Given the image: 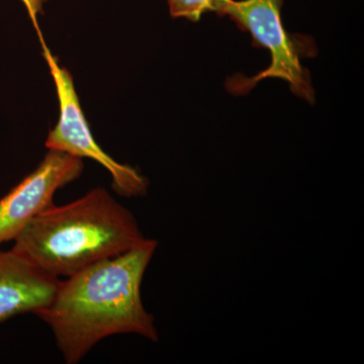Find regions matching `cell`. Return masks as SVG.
<instances>
[{
  "instance_id": "7",
  "label": "cell",
  "mask_w": 364,
  "mask_h": 364,
  "mask_svg": "<svg viewBox=\"0 0 364 364\" xmlns=\"http://www.w3.org/2000/svg\"><path fill=\"white\" fill-rule=\"evenodd\" d=\"M228 0H168L170 14L173 18L198 21L203 14L215 13L222 16Z\"/></svg>"
},
{
  "instance_id": "4",
  "label": "cell",
  "mask_w": 364,
  "mask_h": 364,
  "mask_svg": "<svg viewBox=\"0 0 364 364\" xmlns=\"http://www.w3.org/2000/svg\"><path fill=\"white\" fill-rule=\"evenodd\" d=\"M43 54L56 86L60 104V117L56 127L49 133L46 146L49 150L61 151L77 158H90L109 170L112 178V188L119 195L134 198L145 196L149 182L133 167L121 164L112 159L98 146L86 121L74 88L73 79L68 70L62 68L44 44Z\"/></svg>"
},
{
  "instance_id": "3",
  "label": "cell",
  "mask_w": 364,
  "mask_h": 364,
  "mask_svg": "<svg viewBox=\"0 0 364 364\" xmlns=\"http://www.w3.org/2000/svg\"><path fill=\"white\" fill-rule=\"evenodd\" d=\"M284 0H228L222 16H229L241 30L250 33L254 42L272 55V63L251 78L230 79L232 92H248L262 79L279 78L289 83L294 95L313 104L315 100L310 73L301 65V50L289 35L282 18Z\"/></svg>"
},
{
  "instance_id": "5",
  "label": "cell",
  "mask_w": 364,
  "mask_h": 364,
  "mask_svg": "<svg viewBox=\"0 0 364 364\" xmlns=\"http://www.w3.org/2000/svg\"><path fill=\"white\" fill-rule=\"evenodd\" d=\"M82 170L80 158L50 150L39 167L0 200V246L14 241L33 218L54 205L55 193Z\"/></svg>"
},
{
  "instance_id": "6",
  "label": "cell",
  "mask_w": 364,
  "mask_h": 364,
  "mask_svg": "<svg viewBox=\"0 0 364 364\" xmlns=\"http://www.w3.org/2000/svg\"><path fill=\"white\" fill-rule=\"evenodd\" d=\"M59 282L13 249L0 250V323L21 314L37 315L51 303Z\"/></svg>"
},
{
  "instance_id": "1",
  "label": "cell",
  "mask_w": 364,
  "mask_h": 364,
  "mask_svg": "<svg viewBox=\"0 0 364 364\" xmlns=\"http://www.w3.org/2000/svg\"><path fill=\"white\" fill-rule=\"evenodd\" d=\"M158 242L98 261L60 280L51 303L37 313L51 328L67 364H76L102 339L136 334L157 342L155 318L143 305L141 287Z\"/></svg>"
},
{
  "instance_id": "2",
  "label": "cell",
  "mask_w": 364,
  "mask_h": 364,
  "mask_svg": "<svg viewBox=\"0 0 364 364\" xmlns=\"http://www.w3.org/2000/svg\"><path fill=\"white\" fill-rule=\"evenodd\" d=\"M145 239L130 210L97 188L33 218L14 239L13 250L59 279L127 252Z\"/></svg>"
}]
</instances>
